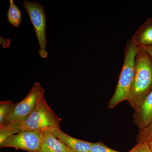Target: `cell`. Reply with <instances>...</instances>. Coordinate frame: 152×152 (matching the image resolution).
<instances>
[{
    "label": "cell",
    "instance_id": "obj_1",
    "mask_svg": "<svg viewBox=\"0 0 152 152\" xmlns=\"http://www.w3.org/2000/svg\"><path fill=\"white\" fill-rule=\"evenodd\" d=\"M61 119L52 110L44 96L41 97L35 109L27 118L18 124H10L0 128V143L11 135L22 130L45 132L59 128Z\"/></svg>",
    "mask_w": 152,
    "mask_h": 152
},
{
    "label": "cell",
    "instance_id": "obj_2",
    "mask_svg": "<svg viewBox=\"0 0 152 152\" xmlns=\"http://www.w3.org/2000/svg\"><path fill=\"white\" fill-rule=\"evenodd\" d=\"M152 90V58L140 47L135 59V75L127 101L134 110L141 104Z\"/></svg>",
    "mask_w": 152,
    "mask_h": 152
},
{
    "label": "cell",
    "instance_id": "obj_3",
    "mask_svg": "<svg viewBox=\"0 0 152 152\" xmlns=\"http://www.w3.org/2000/svg\"><path fill=\"white\" fill-rule=\"evenodd\" d=\"M140 46L132 39L128 40L124 52V61L114 94L109 102L108 107L113 109L123 101H127L135 75V59Z\"/></svg>",
    "mask_w": 152,
    "mask_h": 152
},
{
    "label": "cell",
    "instance_id": "obj_4",
    "mask_svg": "<svg viewBox=\"0 0 152 152\" xmlns=\"http://www.w3.org/2000/svg\"><path fill=\"white\" fill-rule=\"evenodd\" d=\"M22 6L25 8L30 17L35 31L40 49L39 53L42 58H45L48 56L46 50L47 43L46 30V17L45 14V7L35 2L24 1Z\"/></svg>",
    "mask_w": 152,
    "mask_h": 152
},
{
    "label": "cell",
    "instance_id": "obj_5",
    "mask_svg": "<svg viewBox=\"0 0 152 152\" xmlns=\"http://www.w3.org/2000/svg\"><path fill=\"white\" fill-rule=\"evenodd\" d=\"M44 93L45 90L39 83H35L26 97L15 104L13 110L4 126L10 124L21 123L26 119L35 109L41 97L44 96Z\"/></svg>",
    "mask_w": 152,
    "mask_h": 152
},
{
    "label": "cell",
    "instance_id": "obj_6",
    "mask_svg": "<svg viewBox=\"0 0 152 152\" xmlns=\"http://www.w3.org/2000/svg\"><path fill=\"white\" fill-rule=\"evenodd\" d=\"M42 132L22 130L7 138L0 147L13 148L28 152H38L40 148Z\"/></svg>",
    "mask_w": 152,
    "mask_h": 152
},
{
    "label": "cell",
    "instance_id": "obj_7",
    "mask_svg": "<svg viewBox=\"0 0 152 152\" xmlns=\"http://www.w3.org/2000/svg\"><path fill=\"white\" fill-rule=\"evenodd\" d=\"M134 122L139 131L146 127L152 122V90L144 99L133 115Z\"/></svg>",
    "mask_w": 152,
    "mask_h": 152
},
{
    "label": "cell",
    "instance_id": "obj_8",
    "mask_svg": "<svg viewBox=\"0 0 152 152\" xmlns=\"http://www.w3.org/2000/svg\"><path fill=\"white\" fill-rule=\"evenodd\" d=\"M57 138L72 152H89L92 143L75 138L63 132L59 128L53 132Z\"/></svg>",
    "mask_w": 152,
    "mask_h": 152
},
{
    "label": "cell",
    "instance_id": "obj_9",
    "mask_svg": "<svg viewBox=\"0 0 152 152\" xmlns=\"http://www.w3.org/2000/svg\"><path fill=\"white\" fill-rule=\"evenodd\" d=\"M38 152H72L52 132H42L40 148Z\"/></svg>",
    "mask_w": 152,
    "mask_h": 152
},
{
    "label": "cell",
    "instance_id": "obj_10",
    "mask_svg": "<svg viewBox=\"0 0 152 152\" xmlns=\"http://www.w3.org/2000/svg\"><path fill=\"white\" fill-rule=\"evenodd\" d=\"M131 39L140 47L152 46V18L147 19Z\"/></svg>",
    "mask_w": 152,
    "mask_h": 152
},
{
    "label": "cell",
    "instance_id": "obj_11",
    "mask_svg": "<svg viewBox=\"0 0 152 152\" xmlns=\"http://www.w3.org/2000/svg\"><path fill=\"white\" fill-rule=\"evenodd\" d=\"M7 20L9 23L15 27L19 28L21 23L22 12L14 2L13 0H10V7L8 11Z\"/></svg>",
    "mask_w": 152,
    "mask_h": 152
},
{
    "label": "cell",
    "instance_id": "obj_12",
    "mask_svg": "<svg viewBox=\"0 0 152 152\" xmlns=\"http://www.w3.org/2000/svg\"><path fill=\"white\" fill-rule=\"evenodd\" d=\"M15 104L11 101H2L0 102V128L5 124L13 110Z\"/></svg>",
    "mask_w": 152,
    "mask_h": 152
},
{
    "label": "cell",
    "instance_id": "obj_13",
    "mask_svg": "<svg viewBox=\"0 0 152 152\" xmlns=\"http://www.w3.org/2000/svg\"><path fill=\"white\" fill-rule=\"evenodd\" d=\"M152 140V122L146 127L139 132L137 136V143L148 142Z\"/></svg>",
    "mask_w": 152,
    "mask_h": 152
},
{
    "label": "cell",
    "instance_id": "obj_14",
    "mask_svg": "<svg viewBox=\"0 0 152 152\" xmlns=\"http://www.w3.org/2000/svg\"><path fill=\"white\" fill-rule=\"evenodd\" d=\"M89 152H121L115 151L106 146L102 142L92 143Z\"/></svg>",
    "mask_w": 152,
    "mask_h": 152
},
{
    "label": "cell",
    "instance_id": "obj_15",
    "mask_svg": "<svg viewBox=\"0 0 152 152\" xmlns=\"http://www.w3.org/2000/svg\"><path fill=\"white\" fill-rule=\"evenodd\" d=\"M129 152H152L148 142L137 143Z\"/></svg>",
    "mask_w": 152,
    "mask_h": 152
},
{
    "label": "cell",
    "instance_id": "obj_16",
    "mask_svg": "<svg viewBox=\"0 0 152 152\" xmlns=\"http://www.w3.org/2000/svg\"><path fill=\"white\" fill-rule=\"evenodd\" d=\"M11 41L10 39H4V38L1 37V45L4 48H7L10 46V44Z\"/></svg>",
    "mask_w": 152,
    "mask_h": 152
},
{
    "label": "cell",
    "instance_id": "obj_17",
    "mask_svg": "<svg viewBox=\"0 0 152 152\" xmlns=\"http://www.w3.org/2000/svg\"><path fill=\"white\" fill-rule=\"evenodd\" d=\"M142 48L150 55L152 58V46L142 47Z\"/></svg>",
    "mask_w": 152,
    "mask_h": 152
},
{
    "label": "cell",
    "instance_id": "obj_18",
    "mask_svg": "<svg viewBox=\"0 0 152 152\" xmlns=\"http://www.w3.org/2000/svg\"><path fill=\"white\" fill-rule=\"evenodd\" d=\"M148 142V144L151 150L152 151V141H150L147 142Z\"/></svg>",
    "mask_w": 152,
    "mask_h": 152
},
{
    "label": "cell",
    "instance_id": "obj_19",
    "mask_svg": "<svg viewBox=\"0 0 152 152\" xmlns=\"http://www.w3.org/2000/svg\"><path fill=\"white\" fill-rule=\"evenodd\" d=\"M151 141H152V140H151Z\"/></svg>",
    "mask_w": 152,
    "mask_h": 152
}]
</instances>
